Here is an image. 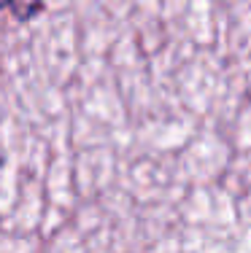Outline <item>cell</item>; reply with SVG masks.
<instances>
[{
  "label": "cell",
  "mask_w": 251,
  "mask_h": 253,
  "mask_svg": "<svg viewBox=\"0 0 251 253\" xmlns=\"http://www.w3.org/2000/svg\"><path fill=\"white\" fill-rule=\"evenodd\" d=\"M41 5H44V0H0V11L11 8L16 19H33L41 11Z\"/></svg>",
  "instance_id": "cell-1"
}]
</instances>
